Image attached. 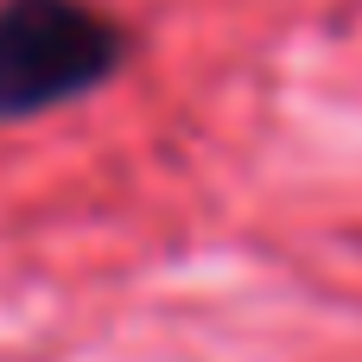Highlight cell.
Instances as JSON below:
<instances>
[{
  "label": "cell",
  "instance_id": "cell-1",
  "mask_svg": "<svg viewBox=\"0 0 362 362\" xmlns=\"http://www.w3.org/2000/svg\"><path fill=\"white\" fill-rule=\"evenodd\" d=\"M134 64V32L95 0H0V127L102 95Z\"/></svg>",
  "mask_w": 362,
  "mask_h": 362
}]
</instances>
